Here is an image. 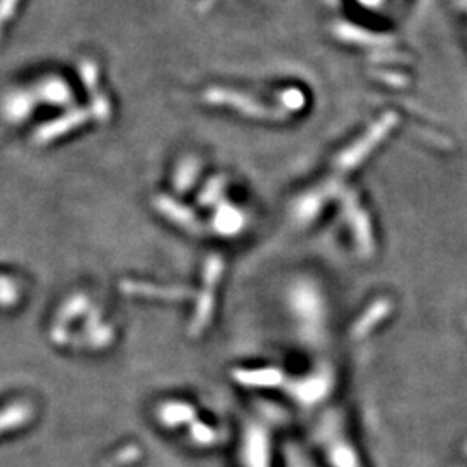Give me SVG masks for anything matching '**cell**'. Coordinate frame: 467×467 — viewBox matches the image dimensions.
I'll list each match as a JSON object with an SVG mask.
<instances>
[{
  "label": "cell",
  "instance_id": "4",
  "mask_svg": "<svg viewBox=\"0 0 467 467\" xmlns=\"http://www.w3.org/2000/svg\"><path fill=\"white\" fill-rule=\"evenodd\" d=\"M90 326V341H92V346L94 348H104V346H108L109 343L113 340V329L108 326H103V324H99V326H94V324H89Z\"/></svg>",
  "mask_w": 467,
  "mask_h": 467
},
{
  "label": "cell",
  "instance_id": "1",
  "mask_svg": "<svg viewBox=\"0 0 467 467\" xmlns=\"http://www.w3.org/2000/svg\"><path fill=\"white\" fill-rule=\"evenodd\" d=\"M82 122H85L84 111H77V113H73V115L63 116V118L58 120V122L49 123L47 127H44L42 130H39V134H37V141L39 142L54 141V139L59 137V135L66 134L68 130H71V128L80 125Z\"/></svg>",
  "mask_w": 467,
  "mask_h": 467
},
{
  "label": "cell",
  "instance_id": "2",
  "mask_svg": "<svg viewBox=\"0 0 467 467\" xmlns=\"http://www.w3.org/2000/svg\"><path fill=\"white\" fill-rule=\"evenodd\" d=\"M30 414H32V410L26 405L9 407V409L0 416V431L7 428H13V426H16L18 423H23L25 419H28Z\"/></svg>",
  "mask_w": 467,
  "mask_h": 467
},
{
  "label": "cell",
  "instance_id": "3",
  "mask_svg": "<svg viewBox=\"0 0 467 467\" xmlns=\"http://www.w3.org/2000/svg\"><path fill=\"white\" fill-rule=\"evenodd\" d=\"M87 303H89V301H87V296H82V295L75 296L73 300L66 301V303L63 305L61 312H59V320H61V322H68V320L77 319L78 315L84 314Z\"/></svg>",
  "mask_w": 467,
  "mask_h": 467
}]
</instances>
